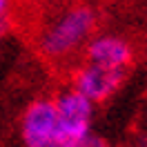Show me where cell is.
Instances as JSON below:
<instances>
[{
  "label": "cell",
  "instance_id": "cell-1",
  "mask_svg": "<svg viewBox=\"0 0 147 147\" xmlns=\"http://www.w3.org/2000/svg\"><path fill=\"white\" fill-rule=\"evenodd\" d=\"M98 11L87 2H74L49 18L38 31V51L47 60L65 63L85 51L87 42L96 36Z\"/></svg>",
  "mask_w": 147,
  "mask_h": 147
},
{
  "label": "cell",
  "instance_id": "cell-2",
  "mask_svg": "<svg viewBox=\"0 0 147 147\" xmlns=\"http://www.w3.org/2000/svg\"><path fill=\"white\" fill-rule=\"evenodd\" d=\"M54 102H56V116H58L56 147H78L92 134L96 105L89 102L71 87L60 89L54 96Z\"/></svg>",
  "mask_w": 147,
  "mask_h": 147
},
{
  "label": "cell",
  "instance_id": "cell-3",
  "mask_svg": "<svg viewBox=\"0 0 147 147\" xmlns=\"http://www.w3.org/2000/svg\"><path fill=\"white\" fill-rule=\"evenodd\" d=\"M58 116L54 96L34 98L20 116V140L22 147H56Z\"/></svg>",
  "mask_w": 147,
  "mask_h": 147
},
{
  "label": "cell",
  "instance_id": "cell-4",
  "mask_svg": "<svg viewBox=\"0 0 147 147\" xmlns=\"http://www.w3.org/2000/svg\"><path fill=\"white\" fill-rule=\"evenodd\" d=\"M123 83H125L123 71H114V69H107L100 65H92L87 60L78 65L71 76V89H76L80 96H85L94 105L109 100L123 87Z\"/></svg>",
  "mask_w": 147,
  "mask_h": 147
},
{
  "label": "cell",
  "instance_id": "cell-5",
  "mask_svg": "<svg viewBox=\"0 0 147 147\" xmlns=\"http://www.w3.org/2000/svg\"><path fill=\"white\" fill-rule=\"evenodd\" d=\"M85 60L100 65L114 71L127 74V67L134 60V47L125 36L118 34H96L85 47Z\"/></svg>",
  "mask_w": 147,
  "mask_h": 147
},
{
  "label": "cell",
  "instance_id": "cell-6",
  "mask_svg": "<svg viewBox=\"0 0 147 147\" xmlns=\"http://www.w3.org/2000/svg\"><path fill=\"white\" fill-rule=\"evenodd\" d=\"M78 147H109V145H107V140H105L102 136H98V134H94V131H92V134L85 138Z\"/></svg>",
  "mask_w": 147,
  "mask_h": 147
},
{
  "label": "cell",
  "instance_id": "cell-7",
  "mask_svg": "<svg viewBox=\"0 0 147 147\" xmlns=\"http://www.w3.org/2000/svg\"><path fill=\"white\" fill-rule=\"evenodd\" d=\"M11 7H13L11 0H0V22L11 25Z\"/></svg>",
  "mask_w": 147,
  "mask_h": 147
},
{
  "label": "cell",
  "instance_id": "cell-8",
  "mask_svg": "<svg viewBox=\"0 0 147 147\" xmlns=\"http://www.w3.org/2000/svg\"><path fill=\"white\" fill-rule=\"evenodd\" d=\"M131 147H147V131H145V129H143V131H138L136 136H134Z\"/></svg>",
  "mask_w": 147,
  "mask_h": 147
},
{
  "label": "cell",
  "instance_id": "cell-9",
  "mask_svg": "<svg viewBox=\"0 0 147 147\" xmlns=\"http://www.w3.org/2000/svg\"><path fill=\"white\" fill-rule=\"evenodd\" d=\"M9 27H11V25H5V22H0V38H2L5 34H7V31H9Z\"/></svg>",
  "mask_w": 147,
  "mask_h": 147
}]
</instances>
